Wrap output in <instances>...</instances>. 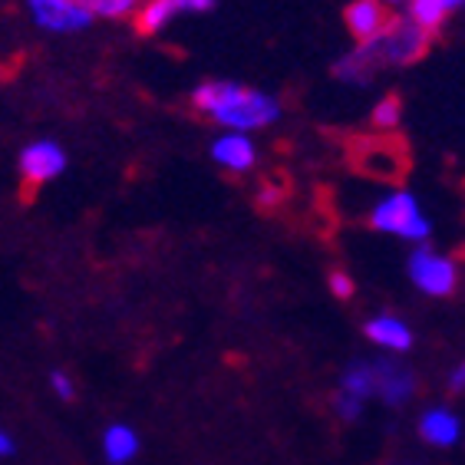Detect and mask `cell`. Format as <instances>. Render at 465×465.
Wrapping results in <instances>:
<instances>
[{
    "label": "cell",
    "mask_w": 465,
    "mask_h": 465,
    "mask_svg": "<svg viewBox=\"0 0 465 465\" xmlns=\"http://www.w3.org/2000/svg\"><path fill=\"white\" fill-rule=\"evenodd\" d=\"M192 106L228 129H264L281 116L278 99L224 80L202 83L192 93Z\"/></svg>",
    "instance_id": "obj_1"
},
{
    "label": "cell",
    "mask_w": 465,
    "mask_h": 465,
    "mask_svg": "<svg viewBox=\"0 0 465 465\" xmlns=\"http://www.w3.org/2000/svg\"><path fill=\"white\" fill-rule=\"evenodd\" d=\"M360 46L373 60L376 70H383V66H410V63L422 60V56L430 54L432 34L416 27L410 17H390L386 27L373 40H367V44Z\"/></svg>",
    "instance_id": "obj_2"
},
{
    "label": "cell",
    "mask_w": 465,
    "mask_h": 465,
    "mask_svg": "<svg viewBox=\"0 0 465 465\" xmlns=\"http://www.w3.org/2000/svg\"><path fill=\"white\" fill-rule=\"evenodd\" d=\"M347 159L357 172H363V175L380 179V182H396L410 172L406 143L396 139L393 133L357 135V139H350Z\"/></svg>",
    "instance_id": "obj_3"
},
{
    "label": "cell",
    "mask_w": 465,
    "mask_h": 465,
    "mask_svg": "<svg viewBox=\"0 0 465 465\" xmlns=\"http://www.w3.org/2000/svg\"><path fill=\"white\" fill-rule=\"evenodd\" d=\"M370 224L376 232L386 234H400V238H410V242H426L430 238V222L420 212V202L410 195V192H393L386 195L380 205L373 208Z\"/></svg>",
    "instance_id": "obj_4"
},
{
    "label": "cell",
    "mask_w": 465,
    "mask_h": 465,
    "mask_svg": "<svg viewBox=\"0 0 465 465\" xmlns=\"http://www.w3.org/2000/svg\"><path fill=\"white\" fill-rule=\"evenodd\" d=\"M410 278L416 281L422 294L430 297H449L459 284V268L456 261L439 254L432 248H416L410 258Z\"/></svg>",
    "instance_id": "obj_5"
},
{
    "label": "cell",
    "mask_w": 465,
    "mask_h": 465,
    "mask_svg": "<svg viewBox=\"0 0 465 465\" xmlns=\"http://www.w3.org/2000/svg\"><path fill=\"white\" fill-rule=\"evenodd\" d=\"M370 373H373V393L386 406H406L416 393V373L406 363L376 360V363H370Z\"/></svg>",
    "instance_id": "obj_6"
},
{
    "label": "cell",
    "mask_w": 465,
    "mask_h": 465,
    "mask_svg": "<svg viewBox=\"0 0 465 465\" xmlns=\"http://www.w3.org/2000/svg\"><path fill=\"white\" fill-rule=\"evenodd\" d=\"M215 0H143L133 14V27L139 36H153L169 24L175 14H202L212 10Z\"/></svg>",
    "instance_id": "obj_7"
},
{
    "label": "cell",
    "mask_w": 465,
    "mask_h": 465,
    "mask_svg": "<svg viewBox=\"0 0 465 465\" xmlns=\"http://www.w3.org/2000/svg\"><path fill=\"white\" fill-rule=\"evenodd\" d=\"M63 153L54 143H36L27 153L20 155V182H24V198L30 202V195H36V188L50 182L56 172L63 169Z\"/></svg>",
    "instance_id": "obj_8"
},
{
    "label": "cell",
    "mask_w": 465,
    "mask_h": 465,
    "mask_svg": "<svg viewBox=\"0 0 465 465\" xmlns=\"http://www.w3.org/2000/svg\"><path fill=\"white\" fill-rule=\"evenodd\" d=\"M30 10L50 30H76L93 20V14L80 0H30Z\"/></svg>",
    "instance_id": "obj_9"
},
{
    "label": "cell",
    "mask_w": 465,
    "mask_h": 465,
    "mask_svg": "<svg viewBox=\"0 0 465 465\" xmlns=\"http://www.w3.org/2000/svg\"><path fill=\"white\" fill-rule=\"evenodd\" d=\"M343 20H347V30L353 34V40L367 44V40H373L386 27L390 14H386L383 0H353L347 7V14H343Z\"/></svg>",
    "instance_id": "obj_10"
},
{
    "label": "cell",
    "mask_w": 465,
    "mask_h": 465,
    "mask_svg": "<svg viewBox=\"0 0 465 465\" xmlns=\"http://www.w3.org/2000/svg\"><path fill=\"white\" fill-rule=\"evenodd\" d=\"M212 155H215L218 165H224V169L234 172V175L254 169V162H258V149H254L248 135H242V133L222 135V139L212 145Z\"/></svg>",
    "instance_id": "obj_11"
},
{
    "label": "cell",
    "mask_w": 465,
    "mask_h": 465,
    "mask_svg": "<svg viewBox=\"0 0 465 465\" xmlns=\"http://www.w3.org/2000/svg\"><path fill=\"white\" fill-rule=\"evenodd\" d=\"M420 436L426 439L430 446H439V449L456 446L459 436H462L459 416H456V412H449V410H430V412H422Z\"/></svg>",
    "instance_id": "obj_12"
},
{
    "label": "cell",
    "mask_w": 465,
    "mask_h": 465,
    "mask_svg": "<svg viewBox=\"0 0 465 465\" xmlns=\"http://www.w3.org/2000/svg\"><path fill=\"white\" fill-rule=\"evenodd\" d=\"M363 331H367V337L373 343L396 350V353H406L412 347V331L403 321H396V317H373V321H367Z\"/></svg>",
    "instance_id": "obj_13"
},
{
    "label": "cell",
    "mask_w": 465,
    "mask_h": 465,
    "mask_svg": "<svg viewBox=\"0 0 465 465\" xmlns=\"http://www.w3.org/2000/svg\"><path fill=\"white\" fill-rule=\"evenodd\" d=\"M449 17V10L442 0H410V20L426 34L436 36L442 30V20Z\"/></svg>",
    "instance_id": "obj_14"
},
{
    "label": "cell",
    "mask_w": 465,
    "mask_h": 465,
    "mask_svg": "<svg viewBox=\"0 0 465 465\" xmlns=\"http://www.w3.org/2000/svg\"><path fill=\"white\" fill-rule=\"evenodd\" d=\"M135 449H139V439H135L133 430H125V426H113L106 432V456L113 462H129L135 456Z\"/></svg>",
    "instance_id": "obj_15"
},
{
    "label": "cell",
    "mask_w": 465,
    "mask_h": 465,
    "mask_svg": "<svg viewBox=\"0 0 465 465\" xmlns=\"http://www.w3.org/2000/svg\"><path fill=\"white\" fill-rule=\"evenodd\" d=\"M400 119H403V99L396 96V93H390V96H383L373 106L370 123H373V129H380V133H393L396 125H400Z\"/></svg>",
    "instance_id": "obj_16"
},
{
    "label": "cell",
    "mask_w": 465,
    "mask_h": 465,
    "mask_svg": "<svg viewBox=\"0 0 465 465\" xmlns=\"http://www.w3.org/2000/svg\"><path fill=\"white\" fill-rule=\"evenodd\" d=\"M341 390L350 396H357V400L373 396V373H370V363H353V367L343 373Z\"/></svg>",
    "instance_id": "obj_17"
},
{
    "label": "cell",
    "mask_w": 465,
    "mask_h": 465,
    "mask_svg": "<svg viewBox=\"0 0 465 465\" xmlns=\"http://www.w3.org/2000/svg\"><path fill=\"white\" fill-rule=\"evenodd\" d=\"M80 4L90 10L93 17H129L139 10L143 0H80Z\"/></svg>",
    "instance_id": "obj_18"
},
{
    "label": "cell",
    "mask_w": 465,
    "mask_h": 465,
    "mask_svg": "<svg viewBox=\"0 0 465 465\" xmlns=\"http://www.w3.org/2000/svg\"><path fill=\"white\" fill-rule=\"evenodd\" d=\"M333 410H337V416H341V420H357L360 416V410H363V400H357V396H350V393H337L333 396Z\"/></svg>",
    "instance_id": "obj_19"
},
{
    "label": "cell",
    "mask_w": 465,
    "mask_h": 465,
    "mask_svg": "<svg viewBox=\"0 0 465 465\" xmlns=\"http://www.w3.org/2000/svg\"><path fill=\"white\" fill-rule=\"evenodd\" d=\"M284 198H287V185H281V182H268V185L258 192V205L264 208V212H271V208H278Z\"/></svg>",
    "instance_id": "obj_20"
},
{
    "label": "cell",
    "mask_w": 465,
    "mask_h": 465,
    "mask_svg": "<svg viewBox=\"0 0 465 465\" xmlns=\"http://www.w3.org/2000/svg\"><path fill=\"white\" fill-rule=\"evenodd\" d=\"M331 291H333V297L350 301V297H353V278H350V274H343V271H333V274H331Z\"/></svg>",
    "instance_id": "obj_21"
},
{
    "label": "cell",
    "mask_w": 465,
    "mask_h": 465,
    "mask_svg": "<svg viewBox=\"0 0 465 465\" xmlns=\"http://www.w3.org/2000/svg\"><path fill=\"white\" fill-rule=\"evenodd\" d=\"M449 390H452V393H465V360L449 373Z\"/></svg>",
    "instance_id": "obj_22"
},
{
    "label": "cell",
    "mask_w": 465,
    "mask_h": 465,
    "mask_svg": "<svg viewBox=\"0 0 465 465\" xmlns=\"http://www.w3.org/2000/svg\"><path fill=\"white\" fill-rule=\"evenodd\" d=\"M54 390L63 396V400H73V383H70V380H66L63 373H56V376H54Z\"/></svg>",
    "instance_id": "obj_23"
},
{
    "label": "cell",
    "mask_w": 465,
    "mask_h": 465,
    "mask_svg": "<svg viewBox=\"0 0 465 465\" xmlns=\"http://www.w3.org/2000/svg\"><path fill=\"white\" fill-rule=\"evenodd\" d=\"M4 452H10V439L0 432V456H4Z\"/></svg>",
    "instance_id": "obj_24"
},
{
    "label": "cell",
    "mask_w": 465,
    "mask_h": 465,
    "mask_svg": "<svg viewBox=\"0 0 465 465\" xmlns=\"http://www.w3.org/2000/svg\"><path fill=\"white\" fill-rule=\"evenodd\" d=\"M442 4H446V10H456V7H462L465 0H442Z\"/></svg>",
    "instance_id": "obj_25"
},
{
    "label": "cell",
    "mask_w": 465,
    "mask_h": 465,
    "mask_svg": "<svg viewBox=\"0 0 465 465\" xmlns=\"http://www.w3.org/2000/svg\"><path fill=\"white\" fill-rule=\"evenodd\" d=\"M383 4H403V0H383Z\"/></svg>",
    "instance_id": "obj_26"
}]
</instances>
